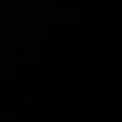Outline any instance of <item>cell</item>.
I'll return each mask as SVG.
<instances>
[]
</instances>
